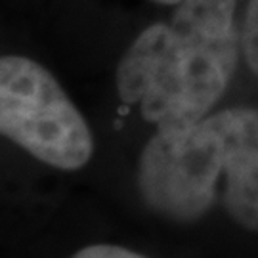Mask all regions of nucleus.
I'll return each instance as SVG.
<instances>
[{
  "mask_svg": "<svg viewBox=\"0 0 258 258\" xmlns=\"http://www.w3.org/2000/svg\"><path fill=\"white\" fill-rule=\"evenodd\" d=\"M237 0H182L166 21L140 33L122 54L115 83L157 130L199 122L218 103L239 59Z\"/></svg>",
  "mask_w": 258,
  "mask_h": 258,
  "instance_id": "f257e3e1",
  "label": "nucleus"
},
{
  "mask_svg": "<svg viewBox=\"0 0 258 258\" xmlns=\"http://www.w3.org/2000/svg\"><path fill=\"white\" fill-rule=\"evenodd\" d=\"M151 2L161 4V6H176V4H180L182 0H151Z\"/></svg>",
  "mask_w": 258,
  "mask_h": 258,
  "instance_id": "423d86ee",
  "label": "nucleus"
},
{
  "mask_svg": "<svg viewBox=\"0 0 258 258\" xmlns=\"http://www.w3.org/2000/svg\"><path fill=\"white\" fill-rule=\"evenodd\" d=\"M0 132L59 170H79L94 153L92 132L81 111L54 75L25 55L0 59Z\"/></svg>",
  "mask_w": 258,
  "mask_h": 258,
  "instance_id": "7ed1b4c3",
  "label": "nucleus"
},
{
  "mask_svg": "<svg viewBox=\"0 0 258 258\" xmlns=\"http://www.w3.org/2000/svg\"><path fill=\"white\" fill-rule=\"evenodd\" d=\"M73 258H146L134 252V250L122 249V247H113V245H92L81 249Z\"/></svg>",
  "mask_w": 258,
  "mask_h": 258,
  "instance_id": "39448f33",
  "label": "nucleus"
},
{
  "mask_svg": "<svg viewBox=\"0 0 258 258\" xmlns=\"http://www.w3.org/2000/svg\"><path fill=\"white\" fill-rule=\"evenodd\" d=\"M241 48L252 73L258 77V0H249L243 31H241Z\"/></svg>",
  "mask_w": 258,
  "mask_h": 258,
  "instance_id": "20e7f679",
  "label": "nucleus"
},
{
  "mask_svg": "<svg viewBox=\"0 0 258 258\" xmlns=\"http://www.w3.org/2000/svg\"><path fill=\"white\" fill-rule=\"evenodd\" d=\"M138 187L165 218L199 220L220 201L239 226L258 231V109L231 107L157 130L140 157Z\"/></svg>",
  "mask_w": 258,
  "mask_h": 258,
  "instance_id": "f03ea898",
  "label": "nucleus"
}]
</instances>
